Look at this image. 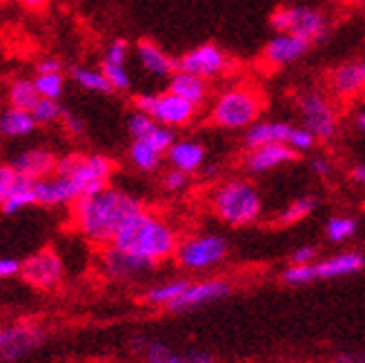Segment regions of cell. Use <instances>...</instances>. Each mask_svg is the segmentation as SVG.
Wrapping results in <instances>:
<instances>
[{
  "instance_id": "obj_46",
  "label": "cell",
  "mask_w": 365,
  "mask_h": 363,
  "mask_svg": "<svg viewBox=\"0 0 365 363\" xmlns=\"http://www.w3.org/2000/svg\"><path fill=\"white\" fill-rule=\"evenodd\" d=\"M352 180L359 185H365V163H361V165H354L352 172H350Z\"/></svg>"
},
{
  "instance_id": "obj_18",
  "label": "cell",
  "mask_w": 365,
  "mask_h": 363,
  "mask_svg": "<svg viewBox=\"0 0 365 363\" xmlns=\"http://www.w3.org/2000/svg\"><path fill=\"white\" fill-rule=\"evenodd\" d=\"M299 152H294L289 145L283 143H267V145H259V148L247 150L245 158H243V168L250 174H267L277 168H283L287 163H292L297 158Z\"/></svg>"
},
{
  "instance_id": "obj_43",
  "label": "cell",
  "mask_w": 365,
  "mask_h": 363,
  "mask_svg": "<svg viewBox=\"0 0 365 363\" xmlns=\"http://www.w3.org/2000/svg\"><path fill=\"white\" fill-rule=\"evenodd\" d=\"M309 168H312V172L321 178H327L332 174L334 165H332V160L330 158H325V156H314L312 163H309Z\"/></svg>"
},
{
  "instance_id": "obj_13",
  "label": "cell",
  "mask_w": 365,
  "mask_h": 363,
  "mask_svg": "<svg viewBox=\"0 0 365 363\" xmlns=\"http://www.w3.org/2000/svg\"><path fill=\"white\" fill-rule=\"evenodd\" d=\"M176 65H178V71H190L194 76L210 81V78L225 74L230 67V58L218 45L203 43V45L185 51L180 58H176Z\"/></svg>"
},
{
  "instance_id": "obj_38",
  "label": "cell",
  "mask_w": 365,
  "mask_h": 363,
  "mask_svg": "<svg viewBox=\"0 0 365 363\" xmlns=\"http://www.w3.org/2000/svg\"><path fill=\"white\" fill-rule=\"evenodd\" d=\"M160 123H156L150 114H143V112H134L130 118H127V130L132 134V140H143L148 138Z\"/></svg>"
},
{
  "instance_id": "obj_37",
  "label": "cell",
  "mask_w": 365,
  "mask_h": 363,
  "mask_svg": "<svg viewBox=\"0 0 365 363\" xmlns=\"http://www.w3.org/2000/svg\"><path fill=\"white\" fill-rule=\"evenodd\" d=\"M34 118L38 125H51L56 121H63V114L65 110L61 107L58 101H51V98H41L38 103H36V107L31 110Z\"/></svg>"
},
{
  "instance_id": "obj_29",
  "label": "cell",
  "mask_w": 365,
  "mask_h": 363,
  "mask_svg": "<svg viewBox=\"0 0 365 363\" xmlns=\"http://www.w3.org/2000/svg\"><path fill=\"white\" fill-rule=\"evenodd\" d=\"M69 76L76 85H81L85 92L91 94H112L114 89L109 85L105 71L101 67H89V65H74L69 69Z\"/></svg>"
},
{
  "instance_id": "obj_28",
  "label": "cell",
  "mask_w": 365,
  "mask_h": 363,
  "mask_svg": "<svg viewBox=\"0 0 365 363\" xmlns=\"http://www.w3.org/2000/svg\"><path fill=\"white\" fill-rule=\"evenodd\" d=\"M36 118L27 110H16V107H7L0 116V134L5 138H25L36 130Z\"/></svg>"
},
{
  "instance_id": "obj_26",
  "label": "cell",
  "mask_w": 365,
  "mask_h": 363,
  "mask_svg": "<svg viewBox=\"0 0 365 363\" xmlns=\"http://www.w3.org/2000/svg\"><path fill=\"white\" fill-rule=\"evenodd\" d=\"M168 89L174 94H178L180 98L190 101L192 105L196 107H203L207 103V96H210V85L205 78L200 76H194L190 71H178L168 81Z\"/></svg>"
},
{
  "instance_id": "obj_34",
  "label": "cell",
  "mask_w": 365,
  "mask_h": 363,
  "mask_svg": "<svg viewBox=\"0 0 365 363\" xmlns=\"http://www.w3.org/2000/svg\"><path fill=\"white\" fill-rule=\"evenodd\" d=\"M356 234V219L348 214H336L330 216L325 223V237L330 239L332 243H343V241H350Z\"/></svg>"
},
{
  "instance_id": "obj_9",
  "label": "cell",
  "mask_w": 365,
  "mask_h": 363,
  "mask_svg": "<svg viewBox=\"0 0 365 363\" xmlns=\"http://www.w3.org/2000/svg\"><path fill=\"white\" fill-rule=\"evenodd\" d=\"M134 107L143 114H150L156 123L165 127H185L194 121L198 107L190 101L180 98L174 92H163V94H138L134 98Z\"/></svg>"
},
{
  "instance_id": "obj_22",
  "label": "cell",
  "mask_w": 365,
  "mask_h": 363,
  "mask_svg": "<svg viewBox=\"0 0 365 363\" xmlns=\"http://www.w3.org/2000/svg\"><path fill=\"white\" fill-rule=\"evenodd\" d=\"M327 83H330L332 94H336L339 98L361 96L365 89V58H354L336 65L330 71Z\"/></svg>"
},
{
  "instance_id": "obj_6",
  "label": "cell",
  "mask_w": 365,
  "mask_h": 363,
  "mask_svg": "<svg viewBox=\"0 0 365 363\" xmlns=\"http://www.w3.org/2000/svg\"><path fill=\"white\" fill-rule=\"evenodd\" d=\"M227 239L221 234L198 232L178 241L174 261L185 272H207L227 259Z\"/></svg>"
},
{
  "instance_id": "obj_24",
  "label": "cell",
  "mask_w": 365,
  "mask_h": 363,
  "mask_svg": "<svg viewBox=\"0 0 365 363\" xmlns=\"http://www.w3.org/2000/svg\"><path fill=\"white\" fill-rule=\"evenodd\" d=\"M365 267V254L356 250H345L339 254H332L327 259H319L314 263V277L317 281H332L356 275L359 270Z\"/></svg>"
},
{
  "instance_id": "obj_27",
  "label": "cell",
  "mask_w": 365,
  "mask_h": 363,
  "mask_svg": "<svg viewBox=\"0 0 365 363\" xmlns=\"http://www.w3.org/2000/svg\"><path fill=\"white\" fill-rule=\"evenodd\" d=\"M31 205H36L34 180L18 174V178L11 183V188L0 192V208H3V214L11 216V214H18V212H23L25 208H31Z\"/></svg>"
},
{
  "instance_id": "obj_40",
  "label": "cell",
  "mask_w": 365,
  "mask_h": 363,
  "mask_svg": "<svg viewBox=\"0 0 365 363\" xmlns=\"http://www.w3.org/2000/svg\"><path fill=\"white\" fill-rule=\"evenodd\" d=\"M23 275V261L14 257H3L0 259V277L3 279H14Z\"/></svg>"
},
{
  "instance_id": "obj_50",
  "label": "cell",
  "mask_w": 365,
  "mask_h": 363,
  "mask_svg": "<svg viewBox=\"0 0 365 363\" xmlns=\"http://www.w3.org/2000/svg\"><path fill=\"white\" fill-rule=\"evenodd\" d=\"M359 98H361V103H363V107H365V89L361 92V96H359Z\"/></svg>"
},
{
  "instance_id": "obj_4",
  "label": "cell",
  "mask_w": 365,
  "mask_h": 363,
  "mask_svg": "<svg viewBox=\"0 0 365 363\" xmlns=\"http://www.w3.org/2000/svg\"><path fill=\"white\" fill-rule=\"evenodd\" d=\"M263 112V94L252 85H234L216 96L210 107V123L221 130H250Z\"/></svg>"
},
{
  "instance_id": "obj_42",
  "label": "cell",
  "mask_w": 365,
  "mask_h": 363,
  "mask_svg": "<svg viewBox=\"0 0 365 363\" xmlns=\"http://www.w3.org/2000/svg\"><path fill=\"white\" fill-rule=\"evenodd\" d=\"M61 123H63V127H65V132H67V134H71V136H81V134L85 132L83 121H81L76 114H71V112H65Z\"/></svg>"
},
{
  "instance_id": "obj_33",
  "label": "cell",
  "mask_w": 365,
  "mask_h": 363,
  "mask_svg": "<svg viewBox=\"0 0 365 363\" xmlns=\"http://www.w3.org/2000/svg\"><path fill=\"white\" fill-rule=\"evenodd\" d=\"M127 156H130L132 165L140 172H154L158 170L163 154L158 150H154L152 145H148L145 140H132L130 150H127Z\"/></svg>"
},
{
  "instance_id": "obj_16",
  "label": "cell",
  "mask_w": 365,
  "mask_h": 363,
  "mask_svg": "<svg viewBox=\"0 0 365 363\" xmlns=\"http://www.w3.org/2000/svg\"><path fill=\"white\" fill-rule=\"evenodd\" d=\"M101 270L107 279H114V281H134V279H140L143 275H148L154 267L143 263L130 254L120 252L118 247L114 245H107V247H101Z\"/></svg>"
},
{
  "instance_id": "obj_41",
  "label": "cell",
  "mask_w": 365,
  "mask_h": 363,
  "mask_svg": "<svg viewBox=\"0 0 365 363\" xmlns=\"http://www.w3.org/2000/svg\"><path fill=\"white\" fill-rule=\"evenodd\" d=\"M289 263H317V247L312 245H301L297 247L294 252H292V257H289Z\"/></svg>"
},
{
  "instance_id": "obj_15",
  "label": "cell",
  "mask_w": 365,
  "mask_h": 363,
  "mask_svg": "<svg viewBox=\"0 0 365 363\" xmlns=\"http://www.w3.org/2000/svg\"><path fill=\"white\" fill-rule=\"evenodd\" d=\"M309 47H312V43L305 39H299V36L277 34V36H272L267 45L263 47L261 61L269 69H281V67L294 65L297 61H301L309 51Z\"/></svg>"
},
{
  "instance_id": "obj_25",
  "label": "cell",
  "mask_w": 365,
  "mask_h": 363,
  "mask_svg": "<svg viewBox=\"0 0 365 363\" xmlns=\"http://www.w3.org/2000/svg\"><path fill=\"white\" fill-rule=\"evenodd\" d=\"M168 160L172 170H180L185 174L200 172V168H205V148L192 138L176 140L168 150Z\"/></svg>"
},
{
  "instance_id": "obj_31",
  "label": "cell",
  "mask_w": 365,
  "mask_h": 363,
  "mask_svg": "<svg viewBox=\"0 0 365 363\" xmlns=\"http://www.w3.org/2000/svg\"><path fill=\"white\" fill-rule=\"evenodd\" d=\"M190 285V281H182V279H174V281H165V283H158L150 290H145L143 301L152 305V307H170L174 305V301L185 292V287Z\"/></svg>"
},
{
  "instance_id": "obj_39",
  "label": "cell",
  "mask_w": 365,
  "mask_h": 363,
  "mask_svg": "<svg viewBox=\"0 0 365 363\" xmlns=\"http://www.w3.org/2000/svg\"><path fill=\"white\" fill-rule=\"evenodd\" d=\"M190 174L185 172H180V170H170L165 176H163V190H168V192H180V190H185L187 188V178Z\"/></svg>"
},
{
  "instance_id": "obj_11",
  "label": "cell",
  "mask_w": 365,
  "mask_h": 363,
  "mask_svg": "<svg viewBox=\"0 0 365 363\" xmlns=\"http://www.w3.org/2000/svg\"><path fill=\"white\" fill-rule=\"evenodd\" d=\"M45 341V332L29 321L3 325L0 330V359L3 363H16L38 350Z\"/></svg>"
},
{
  "instance_id": "obj_35",
  "label": "cell",
  "mask_w": 365,
  "mask_h": 363,
  "mask_svg": "<svg viewBox=\"0 0 365 363\" xmlns=\"http://www.w3.org/2000/svg\"><path fill=\"white\" fill-rule=\"evenodd\" d=\"M36 89H38L41 98H51V101H58L65 92V76L63 71L61 74H36L34 78Z\"/></svg>"
},
{
  "instance_id": "obj_5",
  "label": "cell",
  "mask_w": 365,
  "mask_h": 363,
  "mask_svg": "<svg viewBox=\"0 0 365 363\" xmlns=\"http://www.w3.org/2000/svg\"><path fill=\"white\" fill-rule=\"evenodd\" d=\"M56 174L67 176L83 198L109 185V178L114 174V163L103 154H67L61 156Z\"/></svg>"
},
{
  "instance_id": "obj_21",
  "label": "cell",
  "mask_w": 365,
  "mask_h": 363,
  "mask_svg": "<svg viewBox=\"0 0 365 363\" xmlns=\"http://www.w3.org/2000/svg\"><path fill=\"white\" fill-rule=\"evenodd\" d=\"M127 53H130V43L125 39H114L105 49L101 69L105 71L114 92H127L132 87V76L127 71Z\"/></svg>"
},
{
  "instance_id": "obj_12",
  "label": "cell",
  "mask_w": 365,
  "mask_h": 363,
  "mask_svg": "<svg viewBox=\"0 0 365 363\" xmlns=\"http://www.w3.org/2000/svg\"><path fill=\"white\" fill-rule=\"evenodd\" d=\"M25 283L36 290H56L65 279V265L51 247H43L38 252L29 254L23 261V275Z\"/></svg>"
},
{
  "instance_id": "obj_17",
  "label": "cell",
  "mask_w": 365,
  "mask_h": 363,
  "mask_svg": "<svg viewBox=\"0 0 365 363\" xmlns=\"http://www.w3.org/2000/svg\"><path fill=\"white\" fill-rule=\"evenodd\" d=\"M134 350H138L145 363H214V357L205 350L176 352L168 343L150 341L145 337H134Z\"/></svg>"
},
{
  "instance_id": "obj_2",
  "label": "cell",
  "mask_w": 365,
  "mask_h": 363,
  "mask_svg": "<svg viewBox=\"0 0 365 363\" xmlns=\"http://www.w3.org/2000/svg\"><path fill=\"white\" fill-rule=\"evenodd\" d=\"M178 234L172 223L152 210H138L114 239V247L152 267L174 259L178 247Z\"/></svg>"
},
{
  "instance_id": "obj_32",
  "label": "cell",
  "mask_w": 365,
  "mask_h": 363,
  "mask_svg": "<svg viewBox=\"0 0 365 363\" xmlns=\"http://www.w3.org/2000/svg\"><path fill=\"white\" fill-rule=\"evenodd\" d=\"M319 201L317 196L307 194V196H299L294 198L289 205H285L279 214H277V225H294L299 221H303L305 216H309L317 210Z\"/></svg>"
},
{
  "instance_id": "obj_14",
  "label": "cell",
  "mask_w": 365,
  "mask_h": 363,
  "mask_svg": "<svg viewBox=\"0 0 365 363\" xmlns=\"http://www.w3.org/2000/svg\"><path fill=\"white\" fill-rule=\"evenodd\" d=\"M232 295V283L225 279H203V281H194L185 287L174 305L170 307V312H190L194 307L200 305H210L214 301H221Z\"/></svg>"
},
{
  "instance_id": "obj_49",
  "label": "cell",
  "mask_w": 365,
  "mask_h": 363,
  "mask_svg": "<svg viewBox=\"0 0 365 363\" xmlns=\"http://www.w3.org/2000/svg\"><path fill=\"white\" fill-rule=\"evenodd\" d=\"M343 3H348V5H365V0H343Z\"/></svg>"
},
{
  "instance_id": "obj_19",
  "label": "cell",
  "mask_w": 365,
  "mask_h": 363,
  "mask_svg": "<svg viewBox=\"0 0 365 363\" xmlns=\"http://www.w3.org/2000/svg\"><path fill=\"white\" fill-rule=\"evenodd\" d=\"M34 192H36V205L43 208H61V205H74L81 194L71 185L67 176H61L53 172L47 178L34 180Z\"/></svg>"
},
{
  "instance_id": "obj_23",
  "label": "cell",
  "mask_w": 365,
  "mask_h": 363,
  "mask_svg": "<svg viewBox=\"0 0 365 363\" xmlns=\"http://www.w3.org/2000/svg\"><path fill=\"white\" fill-rule=\"evenodd\" d=\"M134 53H136V61H138L140 69L152 78H168L170 81L178 69L176 61L172 56H168L165 49L158 47L156 43H152L148 39L136 43Z\"/></svg>"
},
{
  "instance_id": "obj_10",
  "label": "cell",
  "mask_w": 365,
  "mask_h": 363,
  "mask_svg": "<svg viewBox=\"0 0 365 363\" xmlns=\"http://www.w3.org/2000/svg\"><path fill=\"white\" fill-rule=\"evenodd\" d=\"M301 125L317 140H332L339 132V114L325 94L317 89H307L299 96Z\"/></svg>"
},
{
  "instance_id": "obj_7",
  "label": "cell",
  "mask_w": 365,
  "mask_h": 363,
  "mask_svg": "<svg viewBox=\"0 0 365 363\" xmlns=\"http://www.w3.org/2000/svg\"><path fill=\"white\" fill-rule=\"evenodd\" d=\"M269 25L277 34L299 36L309 43H319L327 36V16L314 7L305 5H283L274 9L269 16Z\"/></svg>"
},
{
  "instance_id": "obj_20",
  "label": "cell",
  "mask_w": 365,
  "mask_h": 363,
  "mask_svg": "<svg viewBox=\"0 0 365 363\" xmlns=\"http://www.w3.org/2000/svg\"><path fill=\"white\" fill-rule=\"evenodd\" d=\"M58 156L53 154L51 150H45V148H29V150H23L18 152L9 163L11 168L29 178V180H41V178H47L56 172L58 168Z\"/></svg>"
},
{
  "instance_id": "obj_8",
  "label": "cell",
  "mask_w": 365,
  "mask_h": 363,
  "mask_svg": "<svg viewBox=\"0 0 365 363\" xmlns=\"http://www.w3.org/2000/svg\"><path fill=\"white\" fill-rule=\"evenodd\" d=\"M243 143L247 150H254L259 145H267V143H283L301 154L312 150L317 145V138L303 125H289L285 121H259L245 132Z\"/></svg>"
},
{
  "instance_id": "obj_3",
  "label": "cell",
  "mask_w": 365,
  "mask_h": 363,
  "mask_svg": "<svg viewBox=\"0 0 365 363\" xmlns=\"http://www.w3.org/2000/svg\"><path fill=\"white\" fill-rule=\"evenodd\" d=\"M210 208L216 219L232 227H247L261 219L263 198L245 178H230L218 183L210 196Z\"/></svg>"
},
{
  "instance_id": "obj_30",
  "label": "cell",
  "mask_w": 365,
  "mask_h": 363,
  "mask_svg": "<svg viewBox=\"0 0 365 363\" xmlns=\"http://www.w3.org/2000/svg\"><path fill=\"white\" fill-rule=\"evenodd\" d=\"M38 101H41V94H38V89H36L34 78L21 76V78L9 81V85H7V103H9V107L31 112Z\"/></svg>"
},
{
  "instance_id": "obj_45",
  "label": "cell",
  "mask_w": 365,
  "mask_h": 363,
  "mask_svg": "<svg viewBox=\"0 0 365 363\" xmlns=\"http://www.w3.org/2000/svg\"><path fill=\"white\" fill-rule=\"evenodd\" d=\"M332 363H365V352H341Z\"/></svg>"
},
{
  "instance_id": "obj_1",
  "label": "cell",
  "mask_w": 365,
  "mask_h": 363,
  "mask_svg": "<svg viewBox=\"0 0 365 363\" xmlns=\"http://www.w3.org/2000/svg\"><path fill=\"white\" fill-rule=\"evenodd\" d=\"M143 210L130 192L107 185L105 190L83 196L69 208V227L96 247L112 245L120 227Z\"/></svg>"
},
{
  "instance_id": "obj_36",
  "label": "cell",
  "mask_w": 365,
  "mask_h": 363,
  "mask_svg": "<svg viewBox=\"0 0 365 363\" xmlns=\"http://www.w3.org/2000/svg\"><path fill=\"white\" fill-rule=\"evenodd\" d=\"M283 283L285 285H307V283H314L317 277H314V263H289L283 275H281Z\"/></svg>"
},
{
  "instance_id": "obj_44",
  "label": "cell",
  "mask_w": 365,
  "mask_h": 363,
  "mask_svg": "<svg viewBox=\"0 0 365 363\" xmlns=\"http://www.w3.org/2000/svg\"><path fill=\"white\" fill-rule=\"evenodd\" d=\"M61 71H63V63L53 56H47L36 65V74H61Z\"/></svg>"
},
{
  "instance_id": "obj_47",
  "label": "cell",
  "mask_w": 365,
  "mask_h": 363,
  "mask_svg": "<svg viewBox=\"0 0 365 363\" xmlns=\"http://www.w3.org/2000/svg\"><path fill=\"white\" fill-rule=\"evenodd\" d=\"M16 3H21L23 7H29V9H41L49 3V0H16Z\"/></svg>"
},
{
  "instance_id": "obj_48",
  "label": "cell",
  "mask_w": 365,
  "mask_h": 363,
  "mask_svg": "<svg viewBox=\"0 0 365 363\" xmlns=\"http://www.w3.org/2000/svg\"><path fill=\"white\" fill-rule=\"evenodd\" d=\"M356 127H359V130H363V132H365V107H363V110L356 114Z\"/></svg>"
}]
</instances>
